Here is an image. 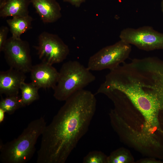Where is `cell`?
I'll use <instances>...</instances> for the list:
<instances>
[{
  "instance_id": "3",
  "label": "cell",
  "mask_w": 163,
  "mask_h": 163,
  "mask_svg": "<svg viewBox=\"0 0 163 163\" xmlns=\"http://www.w3.org/2000/svg\"><path fill=\"white\" fill-rule=\"evenodd\" d=\"M91 71L77 61L63 63L53 89L54 97L59 101H65L75 93L83 89L96 79Z\"/></svg>"
},
{
  "instance_id": "1",
  "label": "cell",
  "mask_w": 163,
  "mask_h": 163,
  "mask_svg": "<svg viewBox=\"0 0 163 163\" xmlns=\"http://www.w3.org/2000/svg\"><path fill=\"white\" fill-rule=\"evenodd\" d=\"M97 100L82 89L66 101L41 135L37 163H65L88 130L95 114Z\"/></svg>"
},
{
  "instance_id": "15",
  "label": "cell",
  "mask_w": 163,
  "mask_h": 163,
  "mask_svg": "<svg viewBox=\"0 0 163 163\" xmlns=\"http://www.w3.org/2000/svg\"><path fill=\"white\" fill-rule=\"evenodd\" d=\"M133 161V157L128 151L120 148L113 151L107 156V163H128Z\"/></svg>"
},
{
  "instance_id": "7",
  "label": "cell",
  "mask_w": 163,
  "mask_h": 163,
  "mask_svg": "<svg viewBox=\"0 0 163 163\" xmlns=\"http://www.w3.org/2000/svg\"><path fill=\"white\" fill-rule=\"evenodd\" d=\"M3 52L10 68L25 73L30 72L33 66L27 41L11 36L7 39Z\"/></svg>"
},
{
  "instance_id": "10",
  "label": "cell",
  "mask_w": 163,
  "mask_h": 163,
  "mask_svg": "<svg viewBox=\"0 0 163 163\" xmlns=\"http://www.w3.org/2000/svg\"><path fill=\"white\" fill-rule=\"evenodd\" d=\"M44 23L57 21L62 16L61 8L56 0H30Z\"/></svg>"
},
{
  "instance_id": "6",
  "label": "cell",
  "mask_w": 163,
  "mask_h": 163,
  "mask_svg": "<svg viewBox=\"0 0 163 163\" xmlns=\"http://www.w3.org/2000/svg\"><path fill=\"white\" fill-rule=\"evenodd\" d=\"M35 48L42 62L51 65L62 62L69 53L68 46L58 36L45 31L39 35Z\"/></svg>"
},
{
  "instance_id": "4",
  "label": "cell",
  "mask_w": 163,
  "mask_h": 163,
  "mask_svg": "<svg viewBox=\"0 0 163 163\" xmlns=\"http://www.w3.org/2000/svg\"><path fill=\"white\" fill-rule=\"evenodd\" d=\"M131 51V45L120 40L105 47L91 56L87 67L91 71L113 69L125 62Z\"/></svg>"
},
{
  "instance_id": "19",
  "label": "cell",
  "mask_w": 163,
  "mask_h": 163,
  "mask_svg": "<svg viewBox=\"0 0 163 163\" xmlns=\"http://www.w3.org/2000/svg\"><path fill=\"white\" fill-rule=\"evenodd\" d=\"M5 112L2 109L0 108V123H2L4 120Z\"/></svg>"
},
{
  "instance_id": "8",
  "label": "cell",
  "mask_w": 163,
  "mask_h": 163,
  "mask_svg": "<svg viewBox=\"0 0 163 163\" xmlns=\"http://www.w3.org/2000/svg\"><path fill=\"white\" fill-rule=\"evenodd\" d=\"M31 82L39 89L55 87L59 73L52 65L42 62L33 66L30 72Z\"/></svg>"
},
{
  "instance_id": "2",
  "label": "cell",
  "mask_w": 163,
  "mask_h": 163,
  "mask_svg": "<svg viewBox=\"0 0 163 163\" xmlns=\"http://www.w3.org/2000/svg\"><path fill=\"white\" fill-rule=\"evenodd\" d=\"M41 117L31 121L17 138L0 144V160L3 163H25L33 157L35 145L46 126Z\"/></svg>"
},
{
  "instance_id": "11",
  "label": "cell",
  "mask_w": 163,
  "mask_h": 163,
  "mask_svg": "<svg viewBox=\"0 0 163 163\" xmlns=\"http://www.w3.org/2000/svg\"><path fill=\"white\" fill-rule=\"evenodd\" d=\"M30 3V0H6L0 8V16L5 18L28 15V6Z\"/></svg>"
},
{
  "instance_id": "21",
  "label": "cell",
  "mask_w": 163,
  "mask_h": 163,
  "mask_svg": "<svg viewBox=\"0 0 163 163\" xmlns=\"http://www.w3.org/2000/svg\"><path fill=\"white\" fill-rule=\"evenodd\" d=\"M6 1V0H0V8L3 6Z\"/></svg>"
},
{
  "instance_id": "14",
  "label": "cell",
  "mask_w": 163,
  "mask_h": 163,
  "mask_svg": "<svg viewBox=\"0 0 163 163\" xmlns=\"http://www.w3.org/2000/svg\"><path fill=\"white\" fill-rule=\"evenodd\" d=\"M24 106L20 95H12L2 98L0 101V108L8 114H13L18 109Z\"/></svg>"
},
{
  "instance_id": "9",
  "label": "cell",
  "mask_w": 163,
  "mask_h": 163,
  "mask_svg": "<svg viewBox=\"0 0 163 163\" xmlns=\"http://www.w3.org/2000/svg\"><path fill=\"white\" fill-rule=\"evenodd\" d=\"M25 73L10 68L0 72V93L6 96L18 95L21 83L25 82Z\"/></svg>"
},
{
  "instance_id": "17",
  "label": "cell",
  "mask_w": 163,
  "mask_h": 163,
  "mask_svg": "<svg viewBox=\"0 0 163 163\" xmlns=\"http://www.w3.org/2000/svg\"><path fill=\"white\" fill-rule=\"evenodd\" d=\"M8 28L6 26H2L0 28V51H3L7 39Z\"/></svg>"
},
{
  "instance_id": "12",
  "label": "cell",
  "mask_w": 163,
  "mask_h": 163,
  "mask_svg": "<svg viewBox=\"0 0 163 163\" xmlns=\"http://www.w3.org/2000/svg\"><path fill=\"white\" fill-rule=\"evenodd\" d=\"M33 18L29 15L18 16L8 19L6 22L10 27L12 37L16 38H21L22 34L32 28Z\"/></svg>"
},
{
  "instance_id": "20",
  "label": "cell",
  "mask_w": 163,
  "mask_h": 163,
  "mask_svg": "<svg viewBox=\"0 0 163 163\" xmlns=\"http://www.w3.org/2000/svg\"><path fill=\"white\" fill-rule=\"evenodd\" d=\"M158 162L154 159H143L140 161L142 163H158ZM159 163V162H158Z\"/></svg>"
},
{
  "instance_id": "22",
  "label": "cell",
  "mask_w": 163,
  "mask_h": 163,
  "mask_svg": "<svg viewBox=\"0 0 163 163\" xmlns=\"http://www.w3.org/2000/svg\"><path fill=\"white\" fill-rule=\"evenodd\" d=\"M161 11L163 15V0H161Z\"/></svg>"
},
{
  "instance_id": "18",
  "label": "cell",
  "mask_w": 163,
  "mask_h": 163,
  "mask_svg": "<svg viewBox=\"0 0 163 163\" xmlns=\"http://www.w3.org/2000/svg\"><path fill=\"white\" fill-rule=\"evenodd\" d=\"M86 0H63L64 2H69L76 7H79Z\"/></svg>"
},
{
  "instance_id": "13",
  "label": "cell",
  "mask_w": 163,
  "mask_h": 163,
  "mask_svg": "<svg viewBox=\"0 0 163 163\" xmlns=\"http://www.w3.org/2000/svg\"><path fill=\"white\" fill-rule=\"evenodd\" d=\"M39 89L32 82L26 83L24 82L21 85V98L24 107L28 106L33 102L38 100Z\"/></svg>"
},
{
  "instance_id": "5",
  "label": "cell",
  "mask_w": 163,
  "mask_h": 163,
  "mask_svg": "<svg viewBox=\"0 0 163 163\" xmlns=\"http://www.w3.org/2000/svg\"><path fill=\"white\" fill-rule=\"evenodd\" d=\"M119 37L120 40L141 50L149 51L163 50V33L150 26L125 28L121 31Z\"/></svg>"
},
{
  "instance_id": "16",
  "label": "cell",
  "mask_w": 163,
  "mask_h": 163,
  "mask_svg": "<svg viewBox=\"0 0 163 163\" xmlns=\"http://www.w3.org/2000/svg\"><path fill=\"white\" fill-rule=\"evenodd\" d=\"M107 156L101 151L89 152L83 159V163H107Z\"/></svg>"
}]
</instances>
